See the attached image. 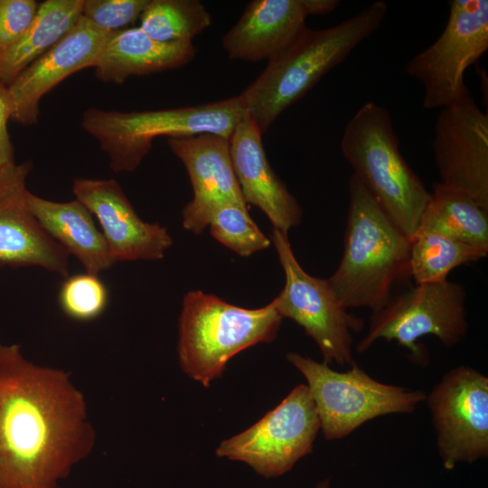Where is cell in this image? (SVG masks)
<instances>
[{"label": "cell", "mask_w": 488, "mask_h": 488, "mask_svg": "<svg viewBox=\"0 0 488 488\" xmlns=\"http://www.w3.org/2000/svg\"><path fill=\"white\" fill-rule=\"evenodd\" d=\"M95 432L69 373L0 343V488H52L91 452Z\"/></svg>", "instance_id": "cell-1"}, {"label": "cell", "mask_w": 488, "mask_h": 488, "mask_svg": "<svg viewBox=\"0 0 488 488\" xmlns=\"http://www.w3.org/2000/svg\"><path fill=\"white\" fill-rule=\"evenodd\" d=\"M387 12V4L376 1L332 27H306L289 46L268 60L264 70L239 96L261 133L377 31Z\"/></svg>", "instance_id": "cell-2"}, {"label": "cell", "mask_w": 488, "mask_h": 488, "mask_svg": "<svg viewBox=\"0 0 488 488\" xmlns=\"http://www.w3.org/2000/svg\"><path fill=\"white\" fill-rule=\"evenodd\" d=\"M348 191L343 253L327 281L345 308L365 307L373 313L391 298L395 285L410 277V239L354 174Z\"/></svg>", "instance_id": "cell-3"}, {"label": "cell", "mask_w": 488, "mask_h": 488, "mask_svg": "<svg viewBox=\"0 0 488 488\" xmlns=\"http://www.w3.org/2000/svg\"><path fill=\"white\" fill-rule=\"evenodd\" d=\"M341 150L353 174L410 239L430 192L402 156L389 112L372 101L361 105L345 126Z\"/></svg>", "instance_id": "cell-4"}, {"label": "cell", "mask_w": 488, "mask_h": 488, "mask_svg": "<svg viewBox=\"0 0 488 488\" xmlns=\"http://www.w3.org/2000/svg\"><path fill=\"white\" fill-rule=\"evenodd\" d=\"M282 317L275 304L247 309L201 290L188 292L179 317L178 359L183 371L205 388L243 350L272 342Z\"/></svg>", "instance_id": "cell-5"}, {"label": "cell", "mask_w": 488, "mask_h": 488, "mask_svg": "<svg viewBox=\"0 0 488 488\" xmlns=\"http://www.w3.org/2000/svg\"><path fill=\"white\" fill-rule=\"evenodd\" d=\"M247 111L240 98L176 108L117 111L89 108L81 127L99 141L116 173L135 171L159 136L185 137L203 133L230 138Z\"/></svg>", "instance_id": "cell-6"}, {"label": "cell", "mask_w": 488, "mask_h": 488, "mask_svg": "<svg viewBox=\"0 0 488 488\" xmlns=\"http://www.w3.org/2000/svg\"><path fill=\"white\" fill-rule=\"evenodd\" d=\"M286 359L305 378L327 440L345 437L380 416L412 413L426 399L422 390L374 380L355 361L339 372L296 352H288Z\"/></svg>", "instance_id": "cell-7"}, {"label": "cell", "mask_w": 488, "mask_h": 488, "mask_svg": "<svg viewBox=\"0 0 488 488\" xmlns=\"http://www.w3.org/2000/svg\"><path fill=\"white\" fill-rule=\"evenodd\" d=\"M465 297L464 286L448 279L418 284L392 296L383 307L372 313L356 352L367 351L380 339L395 341L409 351L414 361L422 363L427 361V353L417 343L418 339L434 335L445 346L452 347L465 337Z\"/></svg>", "instance_id": "cell-8"}, {"label": "cell", "mask_w": 488, "mask_h": 488, "mask_svg": "<svg viewBox=\"0 0 488 488\" xmlns=\"http://www.w3.org/2000/svg\"><path fill=\"white\" fill-rule=\"evenodd\" d=\"M271 240L285 274V286L273 300L282 318L300 325L317 344L324 362L352 364L353 333L363 320L348 312L327 279L309 275L296 259L287 234L273 229Z\"/></svg>", "instance_id": "cell-9"}, {"label": "cell", "mask_w": 488, "mask_h": 488, "mask_svg": "<svg viewBox=\"0 0 488 488\" xmlns=\"http://www.w3.org/2000/svg\"><path fill=\"white\" fill-rule=\"evenodd\" d=\"M487 50L488 1H449L439 37L405 65L406 73L423 86V108L442 109L471 95L465 70Z\"/></svg>", "instance_id": "cell-10"}, {"label": "cell", "mask_w": 488, "mask_h": 488, "mask_svg": "<svg viewBox=\"0 0 488 488\" xmlns=\"http://www.w3.org/2000/svg\"><path fill=\"white\" fill-rule=\"evenodd\" d=\"M320 429L308 387L300 384L254 425L223 440L215 454L243 462L263 477L274 478L290 471L312 452Z\"/></svg>", "instance_id": "cell-11"}, {"label": "cell", "mask_w": 488, "mask_h": 488, "mask_svg": "<svg viewBox=\"0 0 488 488\" xmlns=\"http://www.w3.org/2000/svg\"><path fill=\"white\" fill-rule=\"evenodd\" d=\"M444 467L488 455V378L468 366L452 369L426 396Z\"/></svg>", "instance_id": "cell-12"}, {"label": "cell", "mask_w": 488, "mask_h": 488, "mask_svg": "<svg viewBox=\"0 0 488 488\" xmlns=\"http://www.w3.org/2000/svg\"><path fill=\"white\" fill-rule=\"evenodd\" d=\"M432 150L439 183L488 210V114L471 95L441 109Z\"/></svg>", "instance_id": "cell-13"}, {"label": "cell", "mask_w": 488, "mask_h": 488, "mask_svg": "<svg viewBox=\"0 0 488 488\" xmlns=\"http://www.w3.org/2000/svg\"><path fill=\"white\" fill-rule=\"evenodd\" d=\"M31 162L0 168V267H39L69 276V254L42 228L28 204Z\"/></svg>", "instance_id": "cell-14"}, {"label": "cell", "mask_w": 488, "mask_h": 488, "mask_svg": "<svg viewBox=\"0 0 488 488\" xmlns=\"http://www.w3.org/2000/svg\"><path fill=\"white\" fill-rule=\"evenodd\" d=\"M72 192L98 220L115 263L158 260L172 246L167 229L143 221L116 180L75 178Z\"/></svg>", "instance_id": "cell-15"}, {"label": "cell", "mask_w": 488, "mask_h": 488, "mask_svg": "<svg viewBox=\"0 0 488 488\" xmlns=\"http://www.w3.org/2000/svg\"><path fill=\"white\" fill-rule=\"evenodd\" d=\"M112 33L81 15L66 35L8 86L13 107L11 120L23 126L35 125L43 96L73 73L94 68Z\"/></svg>", "instance_id": "cell-16"}, {"label": "cell", "mask_w": 488, "mask_h": 488, "mask_svg": "<svg viewBox=\"0 0 488 488\" xmlns=\"http://www.w3.org/2000/svg\"><path fill=\"white\" fill-rule=\"evenodd\" d=\"M168 145L188 173L193 198L183 210V226L195 235L210 223L212 212L221 205L247 203L234 173L230 138L203 133L171 137Z\"/></svg>", "instance_id": "cell-17"}, {"label": "cell", "mask_w": 488, "mask_h": 488, "mask_svg": "<svg viewBox=\"0 0 488 488\" xmlns=\"http://www.w3.org/2000/svg\"><path fill=\"white\" fill-rule=\"evenodd\" d=\"M339 4L338 0H253L222 37V48L231 60L268 61L302 33L309 15L331 13Z\"/></svg>", "instance_id": "cell-18"}, {"label": "cell", "mask_w": 488, "mask_h": 488, "mask_svg": "<svg viewBox=\"0 0 488 488\" xmlns=\"http://www.w3.org/2000/svg\"><path fill=\"white\" fill-rule=\"evenodd\" d=\"M230 151L246 203L261 209L274 229L287 234L301 222L302 209L271 168L264 150L262 133L248 113L230 137Z\"/></svg>", "instance_id": "cell-19"}, {"label": "cell", "mask_w": 488, "mask_h": 488, "mask_svg": "<svg viewBox=\"0 0 488 488\" xmlns=\"http://www.w3.org/2000/svg\"><path fill=\"white\" fill-rule=\"evenodd\" d=\"M192 42H160L139 26L113 33L94 66L96 77L106 83L122 84L132 76H146L180 68L193 60Z\"/></svg>", "instance_id": "cell-20"}, {"label": "cell", "mask_w": 488, "mask_h": 488, "mask_svg": "<svg viewBox=\"0 0 488 488\" xmlns=\"http://www.w3.org/2000/svg\"><path fill=\"white\" fill-rule=\"evenodd\" d=\"M27 200L45 231L81 263L85 272L99 275L115 264L93 215L80 201L52 202L30 192Z\"/></svg>", "instance_id": "cell-21"}, {"label": "cell", "mask_w": 488, "mask_h": 488, "mask_svg": "<svg viewBox=\"0 0 488 488\" xmlns=\"http://www.w3.org/2000/svg\"><path fill=\"white\" fill-rule=\"evenodd\" d=\"M84 0H46L39 4L27 30L0 52V81L12 82L33 61L49 51L82 15Z\"/></svg>", "instance_id": "cell-22"}, {"label": "cell", "mask_w": 488, "mask_h": 488, "mask_svg": "<svg viewBox=\"0 0 488 488\" xmlns=\"http://www.w3.org/2000/svg\"><path fill=\"white\" fill-rule=\"evenodd\" d=\"M418 230L488 249V210L439 182L432 185Z\"/></svg>", "instance_id": "cell-23"}, {"label": "cell", "mask_w": 488, "mask_h": 488, "mask_svg": "<svg viewBox=\"0 0 488 488\" xmlns=\"http://www.w3.org/2000/svg\"><path fill=\"white\" fill-rule=\"evenodd\" d=\"M487 254V249L418 230L410 238L409 276L416 285L443 282L454 268L476 262Z\"/></svg>", "instance_id": "cell-24"}, {"label": "cell", "mask_w": 488, "mask_h": 488, "mask_svg": "<svg viewBox=\"0 0 488 488\" xmlns=\"http://www.w3.org/2000/svg\"><path fill=\"white\" fill-rule=\"evenodd\" d=\"M139 19V28L160 42H192L211 23L197 0H148Z\"/></svg>", "instance_id": "cell-25"}, {"label": "cell", "mask_w": 488, "mask_h": 488, "mask_svg": "<svg viewBox=\"0 0 488 488\" xmlns=\"http://www.w3.org/2000/svg\"><path fill=\"white\" fill-rule=\"evenodd\" d=\"M209 226L214 239L242 257L263 250L271 243L252 221L246 205H221L212 212Z\"/></svg>", "instance_id": "cell-26"}, {"label": "cell", "mask_w": 488, "mask_h": 488, "mask_svg": "<svg viewBox=\"0 0 488 488\" xmlns=\"http://www.w3.org/2000/svg\"><path fill=\"white\" fill-rule=\"evenodd\" d=\"M58 302L69 318L89 322L99 317L108 304V291L99 275L88 272L68 276L61 285Z\"/></svg>", "instance_id": "cell-27"}, {"label": "cell", "mask_w": 488, "mask_h": 488, "mask_svg": "<svg viewBox=\"0 0 488 488\" xmlns=\"http://www.w3.org/2000/svg\"><path fill=\"white\" fill-rule=\"evenodd\" d=\"M148 0H84L82 16L99 28L115 33L138 19Z\"/></svg>", "instance_id": "cell-28"}, {"label": "cell", "mask_w": 488, "mask_h": 488, "mask_svg": "<svg viewBox=\"0 0 488 488\" xmlns=\"http://www.w3.org/2000/svg\"><path fill=\"white\" fill-rule=\"evenodd\" d=\"M38 7L34 0H0V52L27 30Z\"/></svg>", "instance_id": "cell-29"}, {"label": "cell", "mask_w": 488, "mask_h": 488, "mask_svg": "<svg viewBox=\"0 0 488 488\" xmlns=\"http://www.w3.org/2000/svg\"><path fill=\"white\" fill-rule=\"evenodd\" d=\"M13 107L8 87L0 81V168L14 163V145L8 132Z\"/></svg>", "instance_id": "cell-30"}, {"label": "cell", "mask_w": 488, "mask_h": 488, "mask_svg": "<svg viewBox=\"0 0 488 488\" xmlns=\"http://www.w3.org/2000/svg\"><path fill=\"white\" fill-rule=\"evenodd\" d=\"M314 488H330L329 479H324L318 483Z\"/></svg>", "instance_id": "cell-31"}, {"label": "cell", "mask_w": 488, "mask_h": 488, "mask_svg": "<svg viewBox=\"0 0 488 488\" xmlns=\"http://www.w3.org/2000/svg\"><path fill=\"white\" fill-rule=\"evenodd\" d=\"M52 488H61V487L58 485V486H55V487H52Z\"/></svg>", "instance_id": "cell-32"}]
</instances>
